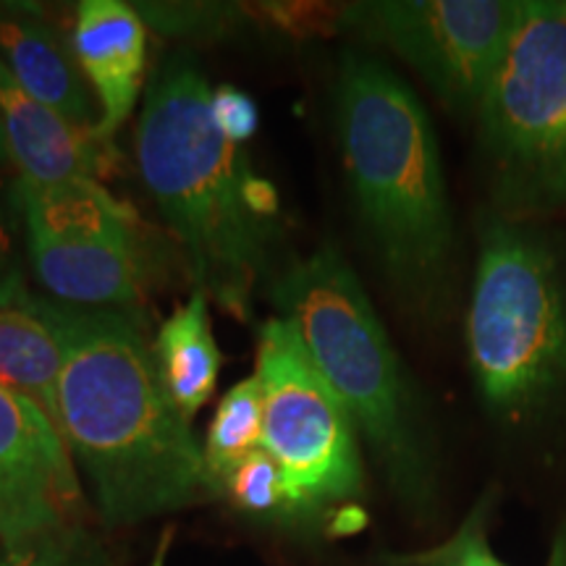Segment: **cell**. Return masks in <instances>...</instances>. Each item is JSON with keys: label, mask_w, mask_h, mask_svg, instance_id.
I'll list each match as a JSON object with an SVG mask.
<instances>
[{"label": "cell", "mask_w": 566, "mask_h": 566, "mask_svg": "<svg viewBox=\"0 0 566 566\" xmlns=\"http://www.w3.org/2000/svg\"><path fill=\"white\" fill-rule=\"evenodd\" d=\"M27 252L53 302L137 317L142 252L137 216L101 181L13 184Z\"/></svg>", "instance_id": "cell-8"}, {"label": "cell", "mask_w": 566, "mask_h": 566, "mask_svg": "<svg viewBox=\"0 0 566 566\" xmlns=\"http://www.w3.org/2000/svg\"><path fill=\"white\" fill-rule=\"evenodd\" d=\"M254 367L263 391V451L286 475L296 516L354 499L363 491L357 428L292 317L263 323Z\"/></svg>", "instance_id": "cell-7"}, {"label": "cell", "mask_w": 566, "mask_h": 566, "mask_svg": "<svg viewBox=\"0 0 566 566\" xmlns=\"http://www.w3.org/2000/svg\"><path fill=\"white\" fill-rule=\"evenodd\" d=\"M153 352L168 394L184 417L192 420L216 391L221 370V352L212 336L210 304L202 289H195V294L160 323Z\"/></svg>", "instance_id": "cell-15"}, {"label": "cell", "mask_w": 566, "mask_h": 566, "mask_svg": "<svg viewBox=\"0 0 566 566\" xmlns=\"http://www.w3.org/2000/svg\"><path fill=\"white\" fill-rule=\"evenodd\" d=\"M71 451L51 415L0 386V546L80 522Z\"/></svg>", "instance_id": "cell-10"}, {"label": "cell", "mask_w": 566, "mask_h": 566, "mask_svg": "<svg viewBox=\"0 0 566 566\" xmlns=\"http://www.w3.org/2000/svg\"><path fill=\"white\" fill-rule=\"evenodd\" d=\"M525 0H370L338 21L399 55L457 116H478Z\"/></svg>", "instance_id": "cell-9"}, {"label": "cell", "mask_w": 566, "mask_h": 566, "mask_svg": "<svg viewBox=\"0 0 566 566\" xmlns=\"http://www.w3.org/2000/svg\"><path fill=\"white\" fill-rule=\"evenodd\" d=\"M21 294H27V286L19 265L17 233H13L11 223V208L3 200V189H0V302H13Z\"/></svg>", "instance_id": "cell-22"}, {"label": "cell", "mask_w": 566, "mask_h": 566, "mask_svg": "<svg viewBox=\"0 0 566 566\" xmlns=\"http://www.w3.org/2000/svg\"><path fill=\"white\" fill-rule=\"evenodd\" d=\"M61 367L63 346L51 300L27 292L0 302V386L30 396L55 422Z\"/></svg>", "instance_id": "cell-14"}, {"label": "cell", "mask_w": 566, "mask_h": 566, "mask_svg": "<svg viewBox=\"0 0 566 566\" xmlns=\"http://www.w3.org/2000/svg\"><path fill=\"white\" fill-rule=\"evenodd\" d=\"M171 537H174V527H166V533H163L160 543H158V551H155V556H153V566H166L168 548H171Z\"/></svg>", "instance_id": "cell-23"}, {"label": "cell", "mask_w": 566, "mask_h": 566, "mask_svg": "<svg viewBox=\"0 0 566 566\" xmlns=\"http://www.w3.org/2000/svg\"><path fill=\"white\" fill-rule=\"evenodd\" d=\"M336 116L354 205L388 281L417 313L438 315L457 237L428 111L384 61L346 51Z\"/></svg>", "instance_id": "cell-3"}, {"label": "cell", "mask_w": 566, "mask_h": 566, "mask_svg": "<svg viewBox=\"0 0 566 566\" xmlns=\"http://www.w3.org/2000/svg\"><path fill=\"white\" fill-rule=\"evenodd\" d=\"M69 45L101 103L95 134L113 142L132 116L145 80L147 24L122 0H84Z\"/></svg>", "instance_id": "cell-12"}, {"label": "cell", "mask_w": 566, "mask_h": 566, "mask_svg": "<svg viewBox=\"0 0 566 566\" xmlns=\"http://www.w3.org/2000/svg\"><path fill=\"white\" fill-rule=\"evenodd\" d=\"M63 346L59 424L111 527L192 506L216 493L202 446L168 394L137 317L51 300Z\"/></svg>", "instance_id": "cell-1"}, {"label": "cell", "mask_w": 566, "mask_h": 566, "mask_svg": "<svg viewBox=\"0 0 566 566\" xmlns=\"http://www.w3.org/2000/svg\"><path fill=\"white\" fill-rule=\"evenodd\" d=\"M279 315L292 317L310 357L334 388L354 428L401 491L428 480V433L415 386L365 294L334 244L292 263L273 281Z\"/></svg>", "instance_id": "cell-4"}, {"label": "cell", "mask_w": 566, "mask_h": 566, "mask_svg": "<svg viewBox=\"0 0 566 566\" xmlns=\"http://www.w3.org/2000/svg\"><path fill=\"white\" fill-rule=\"evenodd\" d=\"M467 349L485 407L522 420L566 386V275L527 223L485 218L467 313Z\"/></svg>", "instance_id": "cell-5"}, {"label": "cell", "mask_w": 566, "mask_h": 566, "mask_svg": "<svg viewBox=\"0 0 566 566\" xmlns=\"http://www.w3.org/2000/svg\"><path fill=\"white\" fill-rule=\"evenodd\" d=\"M475 118L495 212L525 223L566 210L564 0H525Z\"/></svg>", "instance_id": "cell-6"}, {"label": "cell", "mask_w": 566, "mask_h": 566, "mask_svg": "<svg viewBox=\"0 0 566 566\" xmlns=\"http://www.w3.org/2000/svg\"><path fill=\"white\" fill-rule=\"evenodd\" d=\"M134 9L147 27L184 38H221L244 19L242 6L231 3H137Z\"/></svg>", "instance_id": "cell-20"}, {"label": "cell", "mask_w": 566, "mask_h": 566, "mask_svg": "<svg viewBox=\"0 0 566 566\" xmlns=\"http://www.w3.org/2000/svg\"><path fill=\"white\" fill-rule=\"evenodd\" d=\"M564 6H566V3H564Z\"/></svg>", "instance_id": "cell-25"}, {"label": "cell", "mask_w": 566, "mask_h": 566, "mask_svg": "<svg viewBox=\"0 0 566 566\" xmlns=\"http://www.w3.org/2000/svg\"><path fill=\"white\" fill-rule=\"evenodd\" d=\"M260 449H263V391L252 375L229 388L212 415L205 438V467L216 493H226L233 472Z\"/></svg>", "instance_id": "cell-16"}, {"label": "cell", "mask_w": 566, "mask_h": 566, "mask_svg": "<svg viewBox=\"0 0 566 566\" xmlns=\"http://www.w3.org/2000/svg\"><path fill=\"white\" fill-rule=\"evenodd\" d=\"M488 506L485 501L472 509L464 525L457 530L441 546L420 551V554L388 556V566H506L491 551L488 543ZM548 566H566V535H558L554 551H551Z\"/></svg>", "instance_id": "cell-18"}, {"label": "cell", "mask_w": 566, "mask_h": 566, "mask_svg": "<svg viewBox=\"0 0 566 566\" xmlns=\"http://www.w3.org/2000/svg\"><path fill=\"white\" fill-rule=\"evenodd\" d=\"M0 566H111L103 543L82 522L0 546Z\"/></svg>", "instance_id": "cell-17"}, {"label": "cell", "mask_w": 566, "mask_h": 566, "mask_svg": "<svg viewBox=\"0 0 566 566\" xmlns=\"http://www.w3.org/2000/svg\"><path fill=\"white\" fill-rule=\"evenodd\" d=\"M212 90L189 61L153 74L137 126L142 181L184 244L197 289L237 321H252L254 292L281 250V202L210 116Z\"/></svg>", "instance_id": "cell-2"}, {"label": "cell", "mask_w": 566, "mask_h": 566, "mask_svg": "<svg viewBox=\"0 0 566 566\" xmlns=\"http://www.w3.org/2000/svg\"><path fill=\"white\" fill-rule=\"evenodd\" d=\"M0 118L17 179L55 187L74 179H103L116 163L111 142L27 95L0 66Z\"/></svg>", "instance_id": "cell-11"}, {"label": "cell", "mask_w": 566, "mask_h": 566, "mask_svg": "<svg viewBox=\"0 0 566 566\" xmlns=\"http://www.w3.org/2000/svg\"><path fill=\"white\" fill-rule=\"evenodd\" d=\"M210 116H212V124H216V129L221 132L231 145H239V147H244L247 142L258 134V126H260L258 103H254L244 90L231 87V84H223V87L212 90Z\"/></svg>", "instance_id": "cell-21"}, {"label": "cell", "mask_w": 566, "mask_h": 566, "mask_svg": "<svg viewBox=\"0 0 566 566\" xmlns=\"http://www.w3.org/2000/svg\"><path fill=\"white\" fill-rule=\"evenodd\" d=\"M226 495L244 514L263 516V520H294L296 516L286 475L263 449L233 472L229 485H226Z\"/></svg>", "instance_id": "cell-19"}, {"label": "cell", "mask_w": 566, "mask_h": 566, "mask_svg": "<svg viewBox=\"0 0 566 566\" xmlns=\"http://www.w3.org/2000/svg\"><path fill=\"white\" fill-rule=\"evenodd\" d=\"M0 66L38 103L84 129L97 126L74 51L38 6L0 3Z\"/></svg>", "instance_id": "cell-13"}, {"label": "cell", "mask_w": 566, "mask_h": 566, "mask_svg": "<svg viewBox=\"0 0 566 566\" xmlns=\"http://www.w3.org/2000/svg\"><path fill=\"white\" fill-rule=\"evenodd\" d=\"M9 150H6V134H3V118H0V166H9Z\"/></svg>", "instance_id": "cell-24"}]
</instances>
